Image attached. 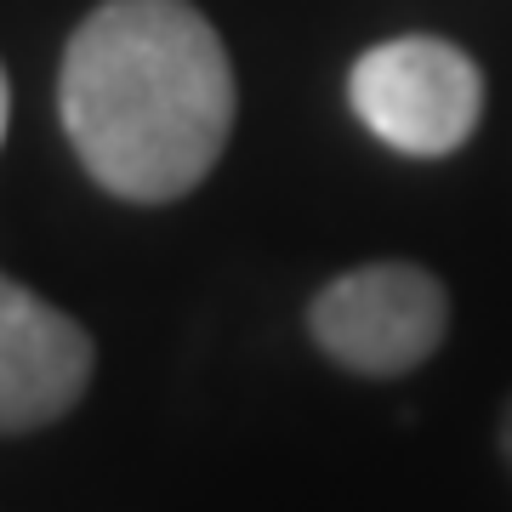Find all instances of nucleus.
<instances>
[{
  "label": "nucleus",
  "instance_id": "1",
  "mask_svg": "<svg viewBox=\"0 0 512 512\" xmlns=\"http://www.w3.org/2000/svg\"><path fill=\"white\" fill-rule=\"evenodd\" d=\"M234 63L188 0H103L63 46L57 114L97 188L171 205L217 171L234 131Z\"/></svg>",
  "mask_w": 512,
  "mask_h": 512
},
{
  "label": "nucleus",
  "instance_id": "2",
  "mask_svg": "<svg viewBox=\"0 0 512 512\" xmlns=\"http://www.w3.org/2000/svg\"><path fill=\"white\" fill-rule=\"evenodd\" d=\"M348 103L370 137L399 154L444 160L478 131L484 74L456 40L399 35L370 46L348 74Z\"/></svg>",
  "mask_w": 512,
  "mask_h": 512
},
{
  "label": "nucleus",
  "instance_id": "3",
  "mask_svg": "<svg viewBox=\"0 0 512 512\" xmlns=\"http://www.w3.org/2000/svg\"><path fill=\"white\" fill-rule=\"evenodd\" d=\"M308 330L342 370L404 376L439 353L450 330V296L421 262H365L313 296Z\"/></svg>",
  "mask_w": 512,
  "mask_h": 512
},
{
  "label": "nucleus",
  "instance_id": "4",
  "mask_svg": "<svg viewBox=\"0 0 512 512\" xmlns=\"http://www.w3.org/2000/svg\"><path fill=\"white\" fill-rule=\"evenodd\" d=\"M97 348L86 325L0 274V439L52 427L86 399Z\"/></svg>",
  "mask_w": 512,
  "mask_h": 512
},
{
  "label": "nucleus",
  "instance_id": "5",
  "mask_svg": "<svg viewBox=\"0 0 512 512\" xmlns=\"http://www.w3.org/2000/svg\"><path fill=\"white\" fill-rule=\"evenodd\" d=\"M501 456H507V467H512V399H507V416H501Z\"/></svg>",
  "mask_w": 512,
  "mask_h": 512
},
{
  "label": "nucleus",
  "instance_id": "6",
  "mask_svg": "<svg viewBox=\"0 0 512 512\" xmlns=\"http://www.w3.org/2000/svg\"><path fill=\"white\" fill-rule=\"evenodd\" d=\"M6 114H12V86H6V69H0V137H6Z\"/></svg>",
  "mask_w": 512,
  "mask_h": 512
}]
</instances>
